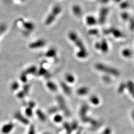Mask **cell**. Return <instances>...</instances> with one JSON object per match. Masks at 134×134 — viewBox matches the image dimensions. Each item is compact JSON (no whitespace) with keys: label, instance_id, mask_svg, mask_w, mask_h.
Masks as SVG:
<instances>
[{"label":"cell","instance_id":"obj_5","mask_svg":"<svg viewBox=\"0 0 134 134\" xmlns=\"http://www.w3.org/2000/svg\"><path fill=\"white\" fill-rule=\"evenodd\" d=\"M108 10L107 8H103L101 10L99 15V22L100 23L103 24L104 23L105 19L108 13Z\"/></svg>","mask_w":134,"mask_h":134},{"label":"cell","instance_id":"obj_26","mask_svg":"<svg viewBox=\"0 0 134 134\" xmlns=\"http://www.w3.org/2000/svg\"><path fill=\"white\" fill-rule=\"evenodd\" d=\"M128 6H129V4L127 2H124L122 3L120 5V7L122 9H126V8H128Z\"/></svg>","mask_w":134,"mask_h":134},{"label":"cell","instance_id":"obj_14","mask_svg":"<svg viewBox=\"0 0 134 134\" xmlns=\"http://www.w3.org/2000/svg\"><path fill=\"white\" fill-rule=\"evenodd\" d=\"M122 55L124 57H126V58H129L132 56V52L130 49H126L122 51Z\"/></svg>","mask_w":134,"mask_h":134},{"label":"cell","instance_id":"obj_18","mask_svg":"<svg viewBox=\"0 0 134 134\" xmlns=\"http://www.w3.org/2000/svg\"><path fill=\"white\" fill-rule=\"evenodd\" d=\"M64 127L65 128L66 132L68 134H71L72 131V129L71 128V126L69 125L68 123H65L64 125Z\"/></svg>","mask_w":134,"mask_h":134},{"label":"cell","instance_id":"obj_7","mask_svg":"<svg viewBox=\"0 0 134 134\" xmlns=\"http://www.w3.org/2000/svg\"><path fill=\"white\" fill-rule=\"evenodd\" d=\"M103 52L106 53L108 50V46L106 42V41L105 40H103L102 41L101 43H100V48Z\"/></svg>","mask_w":134,"mask_h":134},{"label":"cell","instance_id":"obj_19","mask_svg":"<svg viewBox=\"0 0 134 134\" xmlns=\"http://www.w3.org/2000/svg\"><path fill=\"white\" fill-rule=\"evenodd\" d=\"M54 120L55 122L60 123V122H61L62 121L63 117L61 115H56L54 117Z\"/></svg>","mask_w":134,"mask_h":134},{"label":"cell","instance_id":"obj_30","mask_svg":"<svg viewBox=\"0 0 134 134\" xmlns=\"http://www.w3.org/2000/svg\"><path fill=\"white\" fill-rule=\"evenodd\" d=\"M130 27L131 29H134V21L133 20H131L130 22Z\"/></svg>","mask_w":134,"mask_h":134},{"label":"cell","instance_id":"obj_4","mask_svg":"<svg viewBox=\"0 0 134 134\" xmlns=\"http://www.w3.org/2000/svg\"><path fill=\"white\" fill-rule=\"evenodd\" d=\"M14 127L13 124L12 123H10L5 125L2 129V132L4 134H9L13 129Z\"/></svg>","mask_w":134,"mask_h":134},{"label":"cell","instance_id":"obj_22","mask_svg":"<svg viewBox=\"0 0 134 134\" xmlns=\"http://www.w3.org/2000/svg\"><path fill=\"white\" fill-rule=\"evenodd\" d=\"M127 86L126 85H125L124 84H122L120 85L119 88H118V91L120 93H122L124 91V90H125V89L126 88Z\"/></svg>","mask_w":134,"mask_h":134},{"label":"cell","instance_id":"obj_2","mask_svg":"<svg viewBox=\"0 0 134 134\" xmlns=\"http://www.w3.org/2000/svg\"><path fill=\"white\" fill-rule=\"evenodd\" d=\"M69 37L71 40L73 41L77 47L80 49V51H86L82 41L80 39L79 37L74 32H70L69 34Z\"/></svg>","mask_w":134,"mask_h":134},{"label":"cell","instance_id":"obj_32","mask_svg":"<svg viewBox=\"0 0 134 134\" xmlns=\"http://www.w3.org/2000/svg\"><path fill=\"white\" fill-rule=\"evenodd\" d=\"M132 117H133V120H134V111L132 112Z\"/></svg>","mask_w":134,"mask_h":134},{"label":"cell","instance_id":"obj_15","mask_svg":"<svg viewBox=\"0 0 134 134\" xmlns=\"http://www.w3.org/2000/svg\"><path fill=\"white\" fill-rule=\"evenodd\" d=\"M47 86L48 87V88L50 89V90L52 91H55L57 90V87L56 85L53 83L48 82L47 84Z\"/></svg>","mask_w":134,"mask_h":134},{"label":"cell","instance_id":"obj_31","mask_svg":"<svg viewBox=\"0 0 134 134\" xmlns=\"http://www.w3.org/2000/svg\"><path fill=\"white\" fill-rule=\"evenodd\" d=\"M82 132V128H81L77 131V132H76L75 134H81Z\"/></svg>","mask_w":134,"mask_h":134},{"label":"cell","instance_id":"obj_33","mask_svg":"<svg viewBox=\"0 0 134 134\" xmlns=\"http://www.w3.org/2000/svg\"><path fill=\"white\" fill-rule=\"evenodd\" d=\"M114 1H115V2H119L121 1V0H114Z\"/></svg>","mask_w":134,"mask_h":134},{"label":"cell","instance_id":"obj_10","mask_svg":"<svg viewBox=\"0 0 134 134\" xmlns=\"http://www.w3.org/2000/svg\"><path fill=\"white\" fill-rule=\"evenodd\" d=\"M76 56L79 58H85L87 56V52L86 51H79L76 54Z\"/></svg>","mask_w":134,"mask_h":134},{"label":"cell","instance_id":"obj_8","mask_svg":"<svg viewBox=\"0 0 134 134\" xmlns=\"http://www.w3.org/2000/svg\"><path fill=\"white\" fill-rule=\"evenodd\" d=\"M126 86L128 88L129 91L134 98V83L132 82L129 81L128 82L127 84L126 85Z\"/></svg>","mask_w":134,"mask_h":134},{"label":"cell","instance_id":"obj_17","mask_svg":"<svg viewBox=\"0 0 134 134\" xmlns=\"http://www.w3.org/2000/svg\"><path fill=\"white\" fill-rule=\"evenodd\" d=\"M66 79L67 82L70 83H73L75 80L74 77L71 74H68L66 76Z\"/></svg>","mask_w":134,"mask_h":134},{"label":"cell","instance_id":"obj_23","mask_svg":"<svg viewBox=\"0 0 134 134\" xmlns=\"http://www.w3.org/2000/svg\"><path fill=\"white\" fill-rule=\"evenodd\" d=\"M25 114L28 117H31L32 115V111L30 108H28L25 110Z\"/></svg>","mask_w":134,"mask_h":134},{"label":"cell","instance_id":"obj_28","mask_svg":"<svg viewBox=\"0 0 134 134\" xmlns=\"http://www.w3.org/2000/svg\"><path fill=\"white\" fill-rule=\"evenodd\" d=\"M121 16H122V18L123 19V20H127L129 18V14L127 13H126V12L123 13L122 14Z\"/></svg>","mask_w":134,"mask_h":134},{"label":"cell","instance_id":"obj_12","mask_svg":"<svg viewBox=\"0 0 134 134\" xmlns=\"http://www.w3.org/2000/svg\"><path fill=\"white\" fill-rule=\"evenodd\" d=\"M97 21L93 16H88L87 18L86 23L89 25H94L96 24Z\"/></svg>","mask_w":134,"mask_h":134},{"label":"cell","instance_id":"obj_1","mask_svg":"<svg viewBox=\"0 0 134 134\" xmlns=\"http://www.w3.org/2000/svg\"><path fill=\"white\" fill-rule=\"evenodd\" d=\"M95 68L97 70L107 73V74H111L114 76H119L120 74L119 72L116 69L114 68L107 66L104 64L98 63L95 65Z\"/></svg>","mask_w":134,"mask_h":134},{"label":"cell","instance_id":"obj_21","mask_svg":"<svg viewBox=\"0 0 134 134\" xmlns=\"http://www.w3.org/2000/svg\"><path fill=\"white\" fill-rule=\"evenodd\" d=\"M62 87H63V89L64 91H65L67 93V94H69L71 93V89L69 87L67 86V85L63 84L62 85Z\"/></svg>","mask_w":134,"mask_h":134},{"label":"cell","instance_id":"obj_16","mask_svg":"<svg viewBox=\"0 0 134 134\" xmlns=\"http://www.w3.org/2000/svg\"><path fill=\"white\" fill-rule=\"evenodd\" d=\"M90 101L92 104H95V105H97V104H99V99L96 96L91 97L90 98Z\"/></svg>","mask_w":134,"mask_h":134},{"label":"cell","instance_id":"obj_9","mask_svg":"<svg viewBox=\"0 0 134 134\" xmlns=\"http://www.w3.org/2000/svg\"><path fill=\"white\" fill-rule=\"evenodd\" d=\"M88 89L86 87H82L79 88L77 90V93L81 95H86L88 92Z\"/></svg>","mask_w":134,"mask_h":134},{"label":"cell","instance_id":"obj_3","mask_svg":"<svg viewBox=\"0 0 134 134\" xmlns=\"http://www.w3.org/2000/svg\"><path fill=\"white\" fill-rule=\"evenodd\" d=\"M46 44V42L44 40L41 39L38 40L34 42H32L29 44V47L31 49H36L41 48L43 47Z\"/></svg>","mask_w":134,"mask_h":134},{"label":"cell","instance_id":"obj_20","mask_svg":"<svg viewBox=\"0 0 134 134\" xmlns=\"http://www.w3.org/2000/svg\"><path fill=\"white\" fill-rule=\"evenodd\" d=\"M56 54V51L54 49H50L46 53V55L48 57H53Z\"/></svg>","mask_w":134,"mask_h":134},{"label":"cell","instance_id":"obj_13","mask_svg":"<svg viewBox=\"0 0 134 134\" xmlns=\"http://www.w3.org/2000/svg\"><path fill=\"white\" fill-rule=\"evenodd\" d=\"M36 114L37 115V116L38 117V118H39V119L41 120L42 121H45L46 120V116L44 114V113L41 111H39L38 110L36 112Z\"/></svg>","mask_w":134,"mask_h":134},{"label":"cell","instance_id":"obj_24","mask_svg":"<svg viewBox=\"0 0 134 134\" xmlns=\"http://www.w3.org/2000/svg\"><path fill=\"white\" fill-rule=\"evenodd\" d=\"M27 134H35V128L33 125H32L30 126Z\"/></svg>","mask_w":134,"mask_h":134},{"label":"cell","instance_id":"obj_11","mask_svg":"<svg viewBox=\"0 0 134 134\" xmlns=\"http://www.w3.org/2000/svg\"><path fill=\"white\" fill-rule=\"evenodd\" d=\"M112 33H113V35L116 37H121L123 36V33L120 31L119 30H118V29H111Z\"/></svg>","mask_w":134,"mask_h":134},{"label":"cell","instance_id":"obj_29","mask_svg":"<svg viewBox=\"0 0 134 134\" xmlns=\"http://www.w3.org/2000/svg\"><path fill=\"white\" fill-rule=\"evenodd\" d=\"M35 70H36V68H35V67H31L28 68V69H27V71L28 72V73H29V72H30L31 73H32L34 72L35 71Z\"/></svg>","mask_w":134,"mask_h":134},{"label":"cell","instance_id":"obj_34","mask_svg":"<svg viewBox=\"0 0 134 134\" xmlns=\"http://www.w3.org/2000/svg\"><path fill=\"white\" fill-rule=\"evenodd\" d=\"M43 134H50L49 133H45Z\"/></svg>","mask_w":134,"mask_h":134},{"label":"cell","instance_id":"obj_27","mask_svg":"<svg viewBox=\"0 0 134 134\" xmlns=\"http://www.w3.org/2000/svg\"><path fill=\"white\" fill-rule=\"evenodd\" d=\"M78 123L76 122H74L71 126V128L72 129V130H76V129L78 128Z\"/></svg>","mask_w":134,"mask_h":134},{"label":"cell","instance_id":"obj_25","mask_svg":"<svg viewBox=\"0 0 134 134\" xmlns=\"http://www.w3.org/2000/svg\"><path fill=\"white\" fill-rule=\"evenodd\" d=\"M102 134H111V129L109 127L106 128L103 131Z\"/></svg>","mask_w":134,"mask_h":134},{"label":"cell","instance_id":"obj_6","mask_svg":"<svg viewBox=\"0 0 134 134\" xmlns=\"http://www.w3.org/2000/svg\"><path fill=\"white\" fill-rule=\"evenodd\" d=\"M15 117L16 119H17L18 120H19L21 122H22V123L24 124L27 125L29 123L28 120L26 118H24L22 114H20V113H17L15 114Z\"/></svg>","mask_w":134,"mask_h":134}]
</instances>
